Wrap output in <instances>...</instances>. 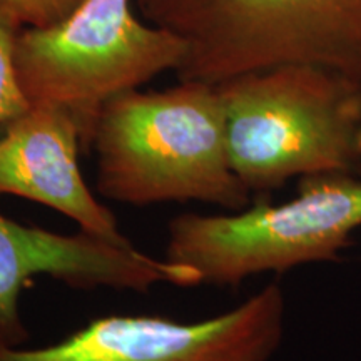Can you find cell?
<instances>
[{
	"instance_id": "52a82bcc",
	"label": "cell",
	"mask_w": 361,
	"mask_h": 361,
	"mask_svg": "<svg viewBox=\"0 0 361 361\" xmlns=\"http://www.w3.org/2000/svg\"><path fill=\"white\" fill-rule=\"evenodd\" d=\"M39 276L67 286L146 293L156 284L200 286L191 266L154 258L134 245H117L85 231L61 234L0 214V343L22 346L29 331L20 314L22 291Z\"/></svg>"
},
{
	"instance_id": "9c48e42d",
	"label": "cell",
	"mask_w": 361,
	"mask_h": 361,
	"mask_svg": "<svg viewBox=\"0 0 361 361\" xmlns=\"http://www.w3.org/2000/svg\"><path fill=\"white\" fill-rule=\"evenodd\" d=\"M20 29L0 20V128L29 109V102L22 94L13 62V47Z\"/></svg>"
},
{
	"instance_id": "30bf717a",
	"label": "cell",
	"mask_w": 361,
	"mask_h": 361,
	"mask_svg": "<svg viewBox=\"0 0 361 361\" xmlns=\"http://www.w3.org/2000/svg\"><path fill=\"white\" fill-rule=\"evenodd\" d=\"M82 0H0V20L17 29H44L64 20Z\"/></svg>"
},
{
	"instance_id": "6da1fadb",
	"label": "cell",
	"mask_w": 361,
	"mask_h": 361,
	"mask_svg": "<svg viewBox=\"0 0 361 361\" xmlns=\"http://www.w3.org/2000/svg\"><path fill=\"white\" fill-rule=\"evenodd\" d=\"M90 146L102 197L133 206L201 201L239 211L251 192L234 174L218 85L179 80L106 104Z\"/></svg>"
},
{
	"instance_id": "3957f363",
	"label": "cell",
	"mask_w": 361,
	"mask_h": 361,
	"mask_svg": "<svg viewBox=\"0 0 361 361\" xmlns=\"http://www.w3.org/2000/svg\"><path fill=\"white\" fill-rule=\"evenodd\" d=\"M188 52L179 80L219 84L246 72L313 64L361 80V0H134Z\"/></svg>"
},
{
	"instance_id": "277c9868",
	"label": "cell",
	"mask_w": 361,
	"mask_h": 361,
	"mask_svg": "<svg viewBox=\"0 0 361 361\" xmlns=\"http://www.w3.org/2000/svg\"><path fill=\"white\" fill-rule=\"evenodd\" d=\"M186 52L183 39L144 20L134 0H82L57 24L22 29L13 62L29 106L71 111L87 147L107 102L176 72Z\"/></svg>"
},
{
	"instance_id": "ba28073f",
	"label": "cell",
	"mask_w": 361,
	"mask_h": 361,
	"mask_svg": "<svg viewBox=\"0 0 361 361\" xmlns=\"http://www.w3.org/2000/svg\"><path fill=\"white\" fill-rule=\"evenodd\" d=\"M84 134L78 117L64 107L30 106L0 135V196L25 197L56 209L80 231L133 245L112 211L94 196L80 173Z\"/></svg>"
},
{
	"instance_id": "5b68a950",
	"label": "cell",
	"mask_w": 361,
	"mask_h": 361,
	"mask_svg": "<svg viewBox=\"0 0 361 361\" xmlns=\"http://www.w3.org/2000/svg\"><path fill=\"white\" fill-rule=\"evenodd\" d=\"M361 229V178H301L291 200L259 201L233 214H179L166 259L191 266L201 283L238 286L261 273L335 261Z\"/></svg>"
},
{
	"instance_id": "8992f818",
	"label": "cell",
	"mask_w": 361,
	"mask_h": 361,
	"mask_svg": "<svg viewBox=\"0 0 361 361\" xmlns=\"http://www.w3.org/2000/svg\"><path fill=\"white\" fill-rule=\"evenodd\" d=\"M284 333V295L269 284L201 322L112 314L40 348L0 343V361H268Z\"/></svg>"
},
{
	"instance_id": "7a4b0ae2",
	"label": "cell",
	"mask_w": 361,
	"mask_h": 361,
	"mask_svg": "<svg viewBox=\"0 0 361 361\" xmlns=\"http://www.w3.org/2000/svg\"><path fill=\"white\" fill-rule=\"evenodd\" d=\"M216 85L229 162L251 194H268L293 178H361V80L284 64Z\"/></svg>"
}]
</instances>
